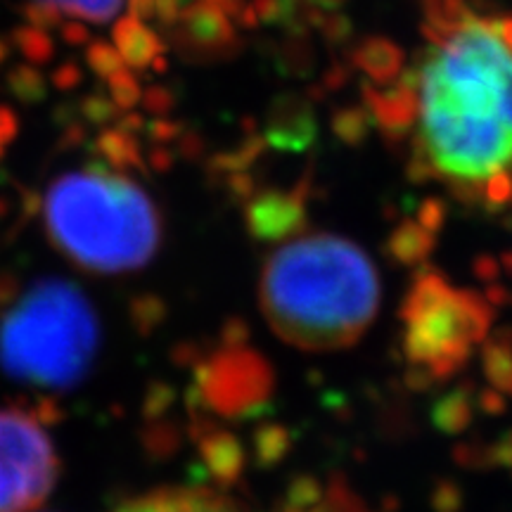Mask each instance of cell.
I'll use <instances>...</instances> for the list:
<instances>
[{
    "instance_id": "1",
    "label": "cell",
    "mask_w": 512,
    "mask_h": 512,
    "mask_svg": "<svg viewBox=\"0 0 512 512\" xmlns=\"http://www.w3.org/2000/svg\"><path fill=\"white\" fill-rule=\"evenodd\" d=\"M430 48L413 74L415 157L467 200L512 202V15L425 0Z\"/></svg>"
},
{
    "instance_id": "2",
    "label": "cell",
    "mask_w": 512,
    "mask_h": 512,
    "mask_svg": "<svg viewBox=\"0 0 512 512\" xmlns=\"http://www.w3.org/2000/svg\"><path fill=\"white\" fill-rule=\"evenodd\" d=\"M268 323L285 342L347 347L373 323L380 280L361 249L335 235H306L268 259L261 283Z\"/></svg>"
},
{
    "instance_id": "3",
    "label": "cell",
    "mask_w": 512,
    "mask_h": 512,
    "mask_svg": "<svg viewBox=\"0 0 512 512\" xmlns=\"http://www.w3.org/2000/svg\"><path fill=\"white\" fill-rule=\"evenodd\" d=\"M43 226L53 245L91 273L145 266L162 242V216L136 178L114 164H86L48 183Z\"/></svg>"
},
{
    "instance_id": "4",
    "label": "cell",
    "mask_w": 512,
    "mask_h": 512,
    "mask_svg": "<svg viewBox=\"0 0 512 512\" xmlns=\"http://www.w3.org/2000/svg\"><path fill=\"white\" fill-rule=\"evenodd\" d=\"M98 349L91 302L62 280L0 290V368L12 380L64 392L86 377Z\"/></svg>"
},
{
    "instance_id": "5",
    "label": "cell",
    "mask_w": 512,
    "mask_h": 512,
    "mask_svg": "<svg viewBox=\"0 0 512 512\" xmlns=\"http://www.w3.org/2000/svg\"><path fill=\"white\" fill-rule=\"evenodd\" d=\"M60 456L46 422L27 408H0V512H31L53 491Z\"/></svg>"
},
{
    "instance_id": "6",
    "label": "cell",
    "mask_w": 512,
    "mask_h": 512,
    "mask_svg": "<svg viewBox=\"0 0 512 512\" xmlns=\"http://www.w3.org/2000/svg\"><path fill=\"white\" fill-rule=\"evenodd\" d=\"M174 27L176 48L185 57H226L238 43L230 17L209 0H190Z\"/></svg>"
},
{
    "instance_id": "7",
    "label": "cell",
    "mask_w": 512,
    "mask_h": 512,
    "mask_svg": "<svg viewBox=\"0 0 512 512\" xmlns=\"http://www.w3.org/2000/svg\"><path fill=\"white\" fill-rule=\"evenodd\" d=\"M112 41L128 69H140V72L152 67L164 69V41L147 27L143 19L133 15L117 19L112 29Z\"/></svg>"
},
{
    "instance_id": "8",
    "label": "cell",
    "mask_w": 512,
    "mask_h": 512,
    "mask_svg": "<svg viewBox=\"0 0 512 512\" xmlns=\"http://www.w3.org/2000/svg\"><path fill=\"white\" fill-rule=\"evenodd\" d=\"M114 512H242L228 498L200 489H164L131 498Z\"/></svg>"
},
{
    "instance_id": "9",
    "label": "cell",
    "mask_w": 512,
    "mask_h": 512,
    "mask_svg": "<svg viewBox=\"0 0 512 512\" xmlns=\"http://www.w3.org/2000/svg\"><path fill=\"white\" fill-rule=\"evenodd\" d=\"M356 62L358 67L377 83H389L401 72L399 48H396L394 43L384 41V38H375V41L363 43L356 53Z\"/></svg>"
},
{
    "instance_id": "10",
    "label": "cell",
    "mask_w": 512,
    "mask_h": 512,
    "mask_svg": "<svg viewBox=\"0 0 512 512\" xmlns=\"http://www.w3.org/2000/svg\"><path fill=\"white\" fill-rule=\"evenodd\" d=\"M41 3H48L64 15H72L79 22L105 24L119 15L124 0H41Z\"/></svg>"
},
{
    "instance_id": "11",
    "label": "cell",
    "mask_w": 512,
    "mask_h": 512,
    "mask_svg": "<svg viewBox=\"0 0 512 512\" xmlns=\"http://www.w3.org/2000/svg\"><path fill=\"white\" fill-rule=\"evenodd\" d=\"M12 43H15L19 53L27 57L31 64L50 62L55 57L53 38L46 34V29L31 27V24L12 31Z\"/></svg>"
},
{
    "instance_id": "12",
    "label": "cell",
    "mask_w": 512,
    "mask_h": 512,
    "mask_svg": "<svg viewBox=\"0 0 512 512\" xmlns=\"http://www.w3.org/2000/svg\"><path fill=\"white\" fill-rule=\"evenodd\" d=\"M86 62L95 72V76H100L102 81L112 79L114 74H119L121 69H126V64L121 60L119 50L114 48V43L98 41V38H95V41H88Z\"/></svg>"
},
{
    "instance_id": "13",
    "label": "cell",
    "mask_w": 512,
    "mask_h": 512,
    "mask_svg": "<svg viewBox=\"0 0 512 512\" xmlns=\"http://www.w3.org/2000/svg\"><path fill=\"white\" fill-rule=\"evenodd\" d=\"M8 88L15 98L24 102H38L46 95V81L34 64H22V67L12 69L8 74Z\"/></svg>"
},
{
    "instance_id": "14",
    "label": "cell",
    "mask_w": 512,
    "mask_h": 512,
    "mask_svg": "<svg viewBox=\"0 0 512 512\" xmlns=\"http://www.w3.org/2000/svg\"><path fill=\"white\" fill-rule=\"evenodd\" d=\"M107 88H110V98L121 110H131L133 105H138L143 100V91H140V83L136 76L126 69H121L119 74H114L112 79H107Z\"/></svg>"
},
{
    "instance_id": "15",
    "label": "cell",
    "mask_w": 512,
    "mask_h": 512,
    "mask_svg": "<svg viewBox=\"0 0 512 512\" xmlns=\"http://www.w3.org/2000/svg\"><path fill=\"white\" fill-rule=\"evenodd\" d=\"M24 17L31 27L38 29H50V27H60V10L50 8L48 3H41V0H31V3L24 5Z\"/></svg>"
},
{
    "instance_id": "16",
    "label": "cell",
    "mask_w": 512,
    "mask_h": 512,
    "mask_svg": "<svg viewBox=\"0 0 512 512\" xmlns=\"http://www.w3.org/2000/svg\"><path fill=\"white\" fill-rule=\"evenodd\" d=\"M81 114L95 121V124H105V121L117 117V105H114L112 98H105V95L95 93V95H88V98L81 102Z\"/></svg>"
},
{
    "instance_id": "17",
    "label": "cell",
    "mask_w": 512,
    "mask_h": 512,
    "mask_svg": "<svg viewBox=\"0 0 512 512\" xmlns=\"http://www.w3.org/2000/svg\"><path fill=\"white\" fill-rule=\"evenodd\" d=\"M53 83L60 88V91H72V88H76L81 83V69L76 67L74 62H64L62 67L55 69Z\"/></svg>"
},
{
    "instance_id": "18",
    "label": "cell",
    "mask_w": 512,
    "mask_h": 512,
    "mask_svg": "<svg viewBox=\"0 0 512 512\" xmlns=\"http://www.w3.org/2000/svg\"><path fill=\"white\" fill-rule=\"evenodd\" d=\"M17 131H19V121L15 117V112H12L10 107L0 105V152H3L5 145L17 136Z\"/></svg>"
},
{
    "instance_id": "19",
    "label": "cell",
    "mask_w": 512,
    "mask_h": 512,
    "mask_svg": "<svg viewBox=\"0 0 512 512\" xmlns=\"http://www.w3.org/2000/svg\"><path fill=\"white\" fill-rule=\"evenodd\" d=\"M62 38L69 43V46H81V43H88L91 41V34H88V29L83 27L81 22H64L62 24Z\"/></svg>"
},
{
    "instance_id": "20",
    "label": "cell",
    "mask_w": 512,
    "mask_h": 512,
    "mask_svg": "<svg viewBox=\"0 0 512 512\" xmlns=\"http://www.w3.org/2000/svg\"><path fill=\"white\" fill-rule=\"evenodd\" d=\"M128 15L147 22L155 17V0H128Z\"/></svg>"
},
{
    "instance_id": "21",
    "label": "cell",
    "mask_w": 512,
    "mask_h": 512,
    "mask_svg": "<svg viewBox=\"0 0 512 512\" xmlns=\"http://www.w3.org/2000/svg\"><path fill=\"white\" fill-rule=\"evenodd\" d=\"M313 3L323 5V8H328V5H335V3H342V0H313Z\"/></svg>"
}]
</instances>
